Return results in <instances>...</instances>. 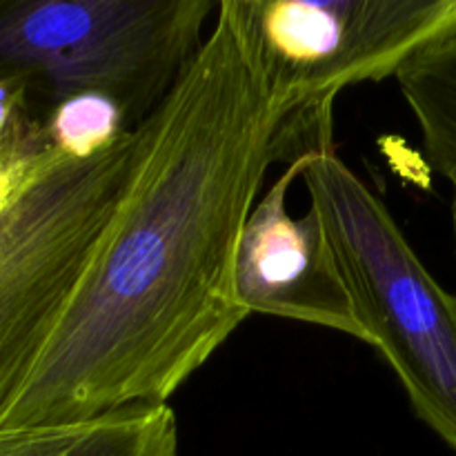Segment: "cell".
Returning a JSON list of instances; mask_svg holds the SVG:
<instances>
[{"label":"cell","mask_w":456,"mask_h":456,"mask_svg":"<svg viewBox=\"0 0 456 456\" xmlns=\"http://www.w3.org/2000/svg\"><path fill=\"white\" fill-rule=\"evenodd\" d=\"M283 129L239 0H221L203 47L136 129L114 216L0 430L169 405L249 316L236 256L285 156Z\"/></svg>","instance_id":"obj_1"},{"label":"cell","mask_w":456,"mask_h":456,"mask_svg":"<svg viewBox=\"0 0 456 456\" xmlns=\"http://www.w3.org/2000/svg\"><path fill=\"white\" fill-rule=\"evenodd\" d=\"M132 132L67 159L45 132L0 141V423L38 365L125 190Z\"/></svg>","instance_id":"obj_2"},{"label":"cell","mask_w":456,"mask_h":456,"mask_svg":"<svg viewBox=\"0 0 456 456\" xmlns=\"http://www.w3.org/2000/svg\"><path fill=\"white\" fill-rule=\"evenodd\" d=\"M301 178L372 347L414 414L456 452V294L436 283L386 200L334 147L307 151Z\"/></svg>","instance_id":"obj_3"},{"label":"cell","mask_w":456,"mask_h":456,"mask_svg":"<svg viewBox=\"0 0 456 456\" xmlns=\"http://www.w3.org/2000/svg\"><path fill=\"white\" fill-rule=\"evenodd\" d=\"M212 0H0V76L29 80L45 110L105 94L138 129L203 47Z\"/></svg>","instance_id":"obj_4"},{"label":"cell","mask_w":456,"mask_h":456,"mask_svg":"<svg viewBox=\"0 0 456 456\" xmlns=\"http://www.w3.org/2000/svg\"><path fill=\"white\" fill-rule=\"evenodd\" d=\"M289 163L334 147V98L386 80L456 29V0H239Z\"/></svg>","instance_id":"obj_5"},{"label":"cell","mask_w":456,"mask_h":456,"mask_svg":"<svg viewBox=\"0 0 456 456\" xmlns=\"http://www.w3.org/2000/svg\"><path fill=\"white\" fill-rule=\"evenodd\" d=\"M303 165L305 154L267 187L245 223L236 256L239 301L249 314L319 325L372 346L323 221L312 208L298 218L288 208Z\"/></svg>","instance_id":"obj_6"},{"label":"cell","mask_w":456,"mask_h":456,"mask_svg":"<svg viewBox=\"0 0 456 456\" xmlns=\"http://www.w3.org/2000/svg\"><path fill=\"white\" fill-rule=\"evenodd\" d=\"M0 456H181L169 405H136L85 421L0 430Z\"/></svg>","instance_id":"obj_7"},{"label":"cell","mask_w":456,"mask_h":456,"mask_svg":"<svg viewBox=\"0 0 456 456\" xmlns=\"http://www.w3.org/2000/svg\"><path fill=\"white\" fill-rule=\"evenodd\" d=\"M430 167L456 183V29L423 49L396 76Z\"/></svg>","instance_id":"obj_8"},{"label":"cell","mask_w":456,"mask_h":456,"mask_svg":"<svg viewBox=\"0 0 456 456\" xmlns=\"http://www.w3.org/2000/svg\"><path fill=\"white\" fill-rule=\"evenodd\" d=\"M132 132L136 129H132L120 102L96 92L65 98L49 107L45 116L47 145L76 160L105 154Z\"/></svg>","instance_id":"obj_9"},{"label":"cell","mask_w":456,"mask_h":456,"mask_svg":"<svg viewBox=\"0 0 456 456\" xmlns=\"http://www.w3.org/2000/svg\"><path fill=\"white\" fill-rule=\"evenodd\" d=\"M452 236H454V254H456V183L452 185Z\"/></svg>","instance_id":"obj_10"}]
</instances>
